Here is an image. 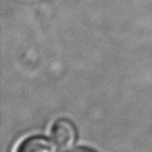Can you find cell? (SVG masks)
Returning <instances> with one entry per match:
<instances>
[{"label":"cell","mask_w":152,"mask_h":152,"mask_svg":"<svg viewBox=\"0 0 152 152\" xmlns=\"http://www.w3.org/2000/svg\"><path fill=\"white\" fill-rule=\"evenodd\" d=\"M49 134L59 148H68L78 139L76 123L68 117H58L51 122Z\"/></svg>","instance_id":"cell-1"},{"label":"cell","mask_w":152,"mask_h":152,"mask_svg":"<svg viewBox=\"0 0 152 152\" xmlns=\"http://www.w3.org/2000/svg\"><path fill=\"white\" fill-rule=\"evenodd\" d=\"M59 149L50 134L30 133L18 142L13 152H59Z\"/></svg>","instance_id":"cell-2"},{"label":"cell","mask_w":152,"mask_h":152,"mask_svg":"<svg viewBox=\"0 0 152 152\" xmlns=\"http://www.w3.org/2000/svg\"><path fill=\"white\" fill-rule=\"evenodd\" d=\"M62 152H101L99 151L97 148H94L92 145H89L86 143L80 144H72L68 148H64Z\"/></svg>","instance_id":"cell-3"}]
</instances>
